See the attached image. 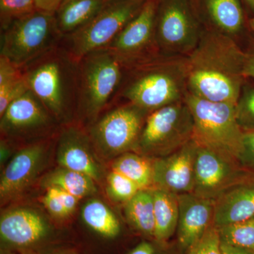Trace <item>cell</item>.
I'll use <instances>...</instances> for the list:
<instances>
[{
	"label": "cell",
	"instance_id": "obj_1",
	"mask_svg": "<svg viewBox=\"0 0 254 254\" xmlns=\"http://www.w3.org/2000/svg\"><path fill=\"white\" fill-rule=\"evenodd\" d=\"M246 53L218 30H205L187 56V88L209 101L236 105L244 86Z\"/></svg>",
	"mask_w": 254,
	"mask_h": 254
},
{
	"label": "cell",
	"instance_id": "obj_2",
	"mask_svg": "<svg viewBox=\"0 0 254 254\" xmlns=\"http://www.w3.org/2000/svg\"><path fill=\"white\" fill-rule=\"evenodd\" d=\"M187 93V56L158 55L125 68L112 104L128 103L149 114L185 100Z\"/></svg>",
	"mask_w": 254,
	"mask_h": 254
},
{
	"label": "cell",
	"instance_id": "obj_3",
	"mask_svg": "<svg viewBox=\"0 0 254 254\" xmlns=\"http://www.w3.org/2000/svg\"><path fill=\"white\" fill-rule=\"evenodd\" d=\"M79 61L60 43L21 68L28 89L63 125L76 116Z\"/></svg>",
	"mask_w": 254,
	"mask_h": 254
},
{
	"label": "cell",
	"instance_id": "obj_4",
	"mask_svg": "<svg viewBox=\"0 0 254 254\" xmlns=\"http://www.w3.org/2000/svg\"><path fill=\"white\" fill-rule=\"evenodd\" d=\"M125 66L108 48L89 53L79 61L76 116L90 122L111 105L125 74Z\"/></svg>",
	"mask_w": 254,
	"mask_h": 254
},
{
	"label": "cell",
	"instance_id": "obj_5",
	"mask_svg": "<svg viewBox=\"0 0 254 254\" xmlns=\"http://www.w3.org/2000/svg\"><path fill=\"white\" fill-rule=\"evenodd\" d=\"M185 100L193 116L196 144L238 161L244 131L237 121L235 105L209 101L189 92Z\"/></svg>",
	"mask_w": 254,
	"mask_h": 254
},
{
	"label": "cell",
	"instance_id": "obj_6",
	"mask_svg": "<svg viewBox=\"0 0 254 254\" xmlns=\"http://www.w3.org/2000/svg\"><path fill=\"white\" fill-rule=\"evenodd\" d=\"M0 31V56L21 68L58 46L63 38L55 14L39 10Z\"/></svg>",
	"mask_w": 254,
	"mask_h": 254
},
{
	"label": "cell",
	"instance_id": "obj_7",
	"mask_svg": "<svg viewBox=\"0 0 254 254\" xmlns=\"http://www.w3.org/2000/svg\"><path fill=\"white\" fill-rule=\"evenodd\" d=\"M193 136V116L182 100L148 114L135 150L148 158H161L180 149Z\"/></svg>",
	"mask_w": 254,
	"mask_h": 254
},
{
	"label": "cell",
	"instance_id": "obj_8",
	"mask_svg": "<svg viewBox=\"0 0 254 254\" xmlns=\"http://www.w3.org/2000/svg\"><path fill=\"white\" fill-rule=\"evenodd\" d=\"M146 1L107 0L89 22L71 34L63 36L62 44L78 60L96 50L108 48L141 11Z\"/></svg>",
	"mask_w": 254,
	"mask_h": 254
},
{
	"label": "cell",
	"instance_id": "obj_9",
	"mask_svg": "<svg viewBox=\"0 0 254 254\" xmlns=\"http://www.w3.org/2000/svg\"><path fill=\"white\" fill-rule=\"evenodd\" d=\"M203 31L192 0H158L155 38L160 55L187 56Z\"/></svg>",
	"mask_w": 254,
	"mask_h": 254
},
{
	"label": "cell",
	"instance_id": "obj_10",
	"mask_svg": "<svg viewBox=\"0 0 254 254\" xmlns=\"http://www.w3.org/2000/svg\"><path fill=\"white\" fill-rule=\"evenodd\" d=\"M112 105L113 108L90 125L89 135L105 154L120 155L136 149L148 114L128 103Z\"/></svg>",
	"mask_w": 254,
	"mask_h": 254
},
{
	"label": "cell",
	"instance_id": "obj_11",
	"mask_svg": "<svg viewBox=\"0 0 254 254\" xmlns=\"http://www.w3.org/2000/svg\"><path fill=\"white\" fill-rule=\"evenodd\" d=\"M158 0H147L108 47L125 68L160 55L155 38Z\"/></svg>",
	"mask_w": 254,
	"mask_h": 254
},
{
	"label": "cell",
	"instance_id": "obj_12",
	"mask_svg": "<svg viewBox=\"0 0 254 254\" xmlns=\"http://www.w3.org/2000/svg\"><path fill=\"white\" fill-rule=\"evenodd\" d=\"M253 174L242 168L237 160L197 145L193 193L215 200L224 191Z\"/></svg>",
	"mask_w": 254,
	"mask_h": 254
},
{
	"label": "cell",
	"instance_id": "obj_13",
	"mask_svg": "<svg viewBox=\"0 0 254 254\" xmlns=\"http://www.w3.org/2000/svg\"><path fill=\"white\" fill-rule=\"evenodd\" d=\"M0 118L1 133L15 139L44 138L59 124L30 90L14 100Z\"/></svg>",
	"mask_w": 254,
	"mask_h": 254
},
{
	"label": "cell",
	"instance_id": "obj_14",
	"mask_svg": "<svg viewBox=\"0 0 254 254\" xmlns=\"http://www.w3.org/2000/svg\"><path fill=\"white\" fill-rule=\"evenodd\" d=\"M196 149V143L192 139L171 154L152 160L153 188L177 195L192 193Z\"/></svg>",
	"mask_w": 254,
	"mask_h": 254
},
{
	"label": "cell",
	"instance_id": "obj_15",
	"mask_svg": "<svg viewBox=\"0 0 254 254\" xmlns=\"http://www.w3.org/2000/svg\"><path fill=\"white\" fill-rule=\"evenodd\" d=\"M47 146L44 140L33 142L14 155L0 180L1 203L18 196L35 180L43 166Z\"/></svg>",
	"mask_w": 254,
	"mask_h": 254
},
{
	"label": "cell",
	"instance_id": "obj_16",
	"mask_svg": "<svg viewBox=\"0 0 254 254\" xmlns=\"http://www.w3.org/2000/svg\"><path fill=\"white\" fill-rule=\"evenodd\" d=\"M177 240L181 250L187 253L213 223L214 200L193 192L177 195Z\"/></svg>",
	"mask_w": 254,
	"mask_h": 254
},
{
	"label": "cell",
	"instance_id": "obj_17",
	"mask_svg": "<svg viewBox=\"0 0 254 254\" xmlns=\"http://www.w3.org/2000/svg\"><path fill=\"white\" fill-rule=\"evenodd\" d=\"M58 135L57 159L60 166L99 180L100 170L92 154L89 133L72 123L64 125Z\"/></svg>",
	"mask_w": 254,
	"mask_h": 254
},
{
	"label": "cell",
	"instance_id": "obj_18",
	"mask_svg": "<svg viewBox=\"0 0 254 254\" xmlns=\"http://www.w3.org/2000/svg\"><path fill=\"white\" fill-rule=\"evenodd\" d=\"M49 233V225L46 220L31 209L9 210L0 219L1 242L11 247H31L44 240Z\"/></svg>",
	"mask_w": 254,
	"mask_h": 254
},
{
	"label": "cell",
	"instance_id": "obj_19",
	"mask_svg": "<svg viewBox=\"0 0 254 254\" xmlns=\"http://www.w3.org/2000/svg\"><path fill=\"white\" fill-rule=\"evenodd\" d=\"M254 218V174L214 200L213 224L220 227Z\"/></svg>",
	"mask_w": 254,
	"mask_h": 254
},
{
	"label": "cell",
	"instance_id": "obj_20",
	"mask_svg": "<svg viewBox=\"0 0 254 254\" xmlns=\"http://www.w3.org/2000/svg\"><path fill=\"white\" fill-rule=\"evenodd\" d=\"M107 0H64L55 14L62 36L71 34L89 22Z\"/></svg>",
	"mask_w": 254,
	"mask_h": 254
},
{
	"label": "cell",
	"instance_id": "obj_21",
	"mask_svg": "<svg viewBox=\"0 0 254 254\" xmlns=\"http://www.w3.org/2000/svg\"><path fill=\"white\" fill-rule=\"evenodd\" d=\"M154 203V239L163 244L177 232L179 220L177 195L162 189H151Z\"/></svg>",
	"mask_w": 254,
	"mask_h": 254
},
{
	"label": "cell",
	"instance_id": "obj_22",
	"mask_svg": "<svg viewBox=\"0 0 254 254\" xmlns=\"http://www.w3.org/2000/svg\"><path fill=\"white\" fill-rule=\"evenodd\" d=\"M205 6L218 31L230 37L242 31L244 14L240 0H205Z\"/></svg>",
	"mask_w": 254,
	"mask_h": 254
},
{
	"label": "cell",
	"instance_id": "obj_23",
	"mask_svg": "<svg viewBox=\"0 0 254 254\" xmlns=\"http://www.w3.org/2000/svg\"><path fill=\"white\" fill-rule=\"evenodd\" d=\"M127 220L144 236L154 238L155 215L153 193L150 190H141L125 205Z\"/></svg>",
	"mask_w": 254,
	"mask_h": 254
},
{
	"label": "cell",
	"instance_id": "obj_24",
	"mask_svg": "<svg viewBox=\"0 0 254 254\" xmlns=\"http://www.w3.org/2000/svg\"><path fill=\"white\" fill-rule=\"evenodd\" d=\"M81 217L87 226L105 238H115L121 231L118 219L101 200L87 201L82 208Z\"/></svg>",
	"mask_w": 254,
	"mask_h": 254
},
{
	"label": "cell",
	"instance_id": "obj_25",
	"mask_svg": "<svg viewBox=\"0 0 254 254\" xmlns=\"http://www.w3.org/2000/svg\"><path fill=\"white\" fill-rule=\"evenodd\" d=\"M28 91L22 69L0 56V116L14 100Z\"/></svg>",
	"mask_w": 254,
	"mask_h": 254
},
{
	"label": "cell",
	"instance_id": "obj_26",
	"mask_svg": "<svg viewBox=\"0 0 254 254\" xmlns=\"http://www.w3.org/2000/svg\"><path fill=\"white\" fill-rule=\"evenodd\" d=\"M113 170L135 182L141 190L153 188V163L148 157L127 152L114 162Z\"/></svg>",
	"mask_w": 254,
	"mask_h": 254
},
{
	"label": "cell",
	"instance_id": "obj_27",
	"mask_svg": "<svg viewBox=\"0 0 254 254\" xmlns=\"http://www.w3.org/2000/svg\"><path fill=\"white\" fill-rule=\"evenodd\" d=\"M94 180L85 174L60 167L44 180L46 187H55L66 190L81 199L96 191Z\"/></svg>",
	"mask_w": 254,
	"mask_h": 254
},
{
	"label": "cell",
	"instance_id": "obj_28",
	"mask_svg": "<svg viewBox=\"0 0 254 254\" xmlns=\"http://www.w3.org/2000/svg\"><path fill=\"white\" fill-rule=\"evenodd\" d=\"M217 228L222 243L254 252V218Z\"/></svg>",
	"mask_w": 254,
	"mask_h": 254
},
{
	"label": "cell",
	"instance_id": "obj_29",
	"mask_svg": "<svg viewBox=\"0 0 254 254\" xmlns=\"http://www.w3.org/2000/svg\"><path fill=\"white\" fill-rule=\"evenodd\" d=\"M37 10L35 0H0V31Z\"/></svg>",
	"mask_w": 254,
	"mask_h": 254
},
{
	"label": "cell",
	"instance_id": "obj_30",
	"mask_svg": "<svg viewBox=\"0 0 254 254\" xmlns=\"http://www.w3.org/2000/svg\"><path fill=\"white\" fill-rule=\"evenodd\" d=\"M107 182L108 194L117 201L127 203L141 190L135 182L114 170L108 175Z\"/></svg>",
	"mask_w": 254,
	"mask_h": 254
},
{
	"label": "cell",
	"instance_id": "obj_31",
	"mask_svg": "<svg viewBox=\"0 0 254 254\" xmlns=\"http://www.w3.org/2000/svg\"><path fill=\"white\" fill-rule=\"evenodd\" d=\"M235 114L243 131L254 130V87H242L235 105Z\"/></svg>",
	"mask_w": 254,
	"mask_h": 254
},
{
	"label": "cell",
	"instance_id": "obj_32",
	"mask_svg": "<svg viewBox=\"0 0 254 254\" xmlns=\"http://www.w3.org/2000/svg\"><path fill=\"white\" fill-rule=\"evenodd\" d=\"M187 254H222L221 241L218 228L212 224L203 236L195 244Z\"/></svg>",
	"mask_w": 254,
	"mask_h": 254
},
{
	"label": "cell",
	"instance_id": "obj_33",
	"mask_svg": "<svg viewBox=\"0 0 254 254\" xmlns=\"http://www.w3.org/2000/svg\"><path fill=\"white\" fill-rule=\"evenodd\" d=\"M238 162L242 168L254 173V130L244 131Z\"/></svg>",
	"mask_w": 254,
	"mask_h": 254
},
{
	"label": "cell",
	"instance_id": "obj_34",
	"mask_svg": "<svg viewBox=\"0 0 254 254\" xmlns=\"http://www.w3.org/2000/svg\"><path fill=\"white\" fill-rule=\"evenodd\" d=\"M43 204L55 218H64L67 216L57 187H47L46 195L43 197Z\"/></svg>",
	"mask_w": 254,
	"mask_h": 254
},
{
	"label": "cell",
	"instance_id": "obj_35",
	"mask_svg": "<svg viewBox=\"0 0 254 254\" xmlns=\"http://www.w3.org/2000/svg\"><path fill=\"white\" fill-rule=\"evenodd\" d=\"M58 189L60 198H61L62 202H63L64 208L66 210L67 215H70V214L73 213V210L76 208L79 199H78L77 197L74 196V195L71 194V193H68L66 190H61L60 188Z\"/></svg>",
	"mask_w": 254,
	"mask_h": 254
},
{
	"label": "cell",
	"instance_id": "obj_36",
	"mask_svg": "<svg viewBox=\"0 0 254 254\" xmlns=\"http://www.w3.org/2000/svg\"><path fill=\"white\" fill-rule=\"evenodd\" d=\"M64 0H35L38 10L55 14Z\"/></svg>",
	"mask_w": 254,
	"mask_h": 254
},
{
	"label": "cell",
	"instance_id": "obj_37",
	"mask_svg": "<svg viewBox=\"0 0 254 254\" xmlns=\"http://www.w3.org/2000/svg\"><path fill=\"white\" fill-rule=\"evenodd\" d=\"M244 76L245 78H254V48L248 53H246Z\"/></svg>",
	"mask_w": 254,
	"mask_h": 254
},
{
	"label": "cell",
	"instance_id": "obj_38",
	"mask_svg": "<svg viewBox=\"0 0 254 254\" xmlns=\"http://www.w3.org/2000/svg\"><path fill=\"white\" fill-rule=\"evenodd\" d=\"M128 254H159L154 245L148 242H142Z\"/></svg>",
	"mask_w": 254,
	"mask_h": 254
},
{
	"label": "cell",
	"instance_id": "obj_39",
	"mask_svg": "<svg viewBox=\"0 0 254 254\" xmlns=\"http://www.w3.org/2000/svg\"><path fill=\"white\" fill-rule=\"evenodd\" d=\"M221 249L222 254H254V252L252 251L233 247V246L226 245L222 242Z\"/></svg>",
	"mask_w": 254,
	"mask_h": 254
},
{
	"label": "cell",
	"instance_id": "obj_40",
	"mask_svg": "<svg viewBox=\"0 0 254 254\" xmlns=\"http://www.w3.org/2000/svg\"><path fill=\"white\" fill-rule=\"evenodd\" d=\"M245 1L250 6V9L254 11V0H245Z\"/></svg>",
	"mask_w": 254,
	"mask_h": 254
},
{
	"label": "cell",
	"instance_id": "obj_41",
	"mask_svg": "<svg viewBox=\"0 0 254 254\" xmlns=\"http://www.w3.org/2000/svg\"><path fill=\"white\" fill-rule=\"evenodd\" d=\"M250 26L252 31L254 32V18H251L250 20Z\"/></svg>",
	"mask_w": 254,
	"mask_h": 254
},
{
	"label": "cell",
	"instance_id": "obj_42",
	"mask_svg": "<svg viewBox=\"0 0 254 254\" xmlns=\"http://www.w3.org/2000/svg\"><path fill=\"white\" fill-rule=\"evenodd\" d=\"M0 254H13L11 252H8V251L1 250V253Z\"/></svg>",
	"mask_w": 254,
	"mask_h": 254
},
{
	"label": "cell",
	"instance_id": "obj_43",
	"mask_svg": "<svg viewBox=\"0 0 254 254\" xmlns=\"http://www.w3.org/2000/svg\"><path fill=\"white\" fill-rule=\"evenodd\" d=\"M77 254L75 253H64V254Z\"/></svg>",
	"mask_w": 254,
	"mask_h": 254
}]
</instances>
